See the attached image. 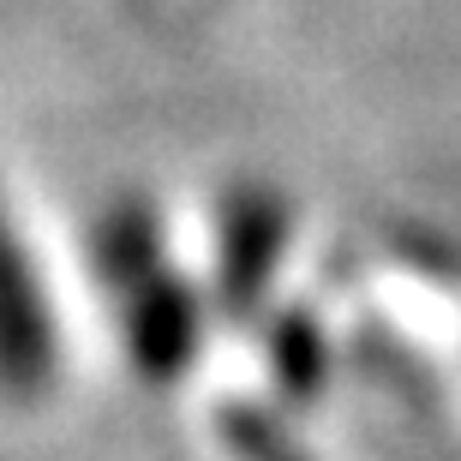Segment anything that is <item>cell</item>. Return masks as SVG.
I'll return each instance as SVG.
<instances>
[{
	"instance_id": "obj_1",
	"label": "cell",
	"mask_w": 461,
	"mask_h": 461,
	"mask_svg": "<svg viewBox=\"0 0 461 461\" xmlns=\"http://www.w3.org/2000/svg\"><path fill=\"white\" fill-rule=\"evenodd\" d=\"M114 282V294L126 300V336H132L138 372L174 377L198 348V306L192 294L162 270L156 252V222H144L138 210H120L103 228V258H96Z\"/></svg>"
},
{
	"instance_id": "obj_2",
	"label": "cell",
	"mask_w": 461,
	"mask_h": 461,
	"mask_svg": "<svg viewBox=\"0 0 461 461\" xmlns=\"http://www.w3.org/2000/svg\"><path fill=\"white\" fill-rule=\"evenodd\" d=\"M54 336L42 288H36L24 246H18L13 222L0 216V390L13 395H42L54 377Z\"/></svg>"
},
{
	"instance_id": "obj_3",
	"label": "cell",
	"mask_w": 461,
	"mask_h": 461,
	"mask_svg": "<svg viewBox=\"0 0 461 461\" xmlns=\"http://www.w3.org/2000/svg\"><path fill=\"white\" fill-rule=\"evenodd\" d=\"M282 240H288V210L276 204V198H264V192L234 198L228 228H222V288H228V300H258V288L276 270Z\"/></svg>"
},
{
	"instance_id": "obj_4",
	"label": "cell",
	"mask_w": 461,
	"mask_h": 461,
	"mask_svg": "<svg viewBox=\"0 0 461 461\" xmlns=\"http://www.w3.org/2000/svg\"><path fill=\"white\" fill-rule=\"evenodd\" d=\"M318 366H324V348H318V330L306 318H294V324L276 330V372L288 377L294 390H312L318 384Z\"/></svg>"
},
{
	"instance_id": "obj_5",
	"label": "cell",
	"mask_w": 461,
	"mask_h": 461,
	"mask_svg": "<svg viewBox=\"0 0 461 461\" xmlns=\"http://www.w3.org/2000/svg\"><path fill=\"white\" fill-rule=\"evenodd\" d=\"M228 444H234L240 461H300L282 438H276L270 420H258V413H228Z\"/></svg>"
}]
</instances>
